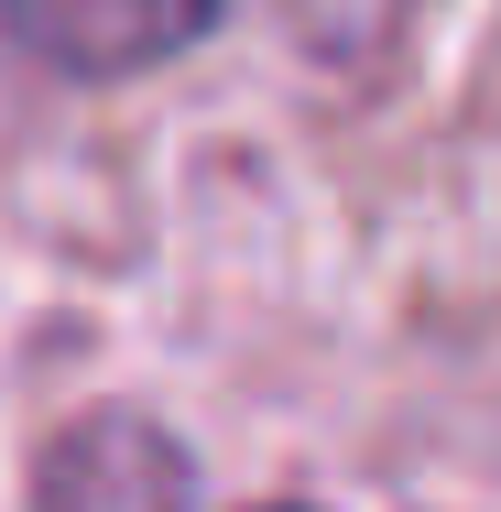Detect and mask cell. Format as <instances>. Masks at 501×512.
<instances>
[{
  "label": "cell",
  "instance_id": "cell-2",
  "mask_svg": "<svg viewBox=\"0 0 501 512\" xmlns=\"http://www.w3.org/2000/svg\"><path fill=\"white\" fill-rule=\"evenodd\" d=\"M11 44L55 77H142L229 22V0H0Z\"/></svg>",
  "mask_w": 501,
  "mask_h": 512
},
{
  "label": "cell",
  "instance_id": "cell-1",
  "mask_svg": "<svg viewBox=\"0 0 501 512\" xmlns=\"http://www.w3.org/2000/svg\"><path fill=\"white\" fill-rule=\"evenodd\" d=\"M33 512H197V458L153 414H77L33 469Z\"/></svg>",
  "mask_w": 501,
  "mask_h": 512
}]
</instances>
